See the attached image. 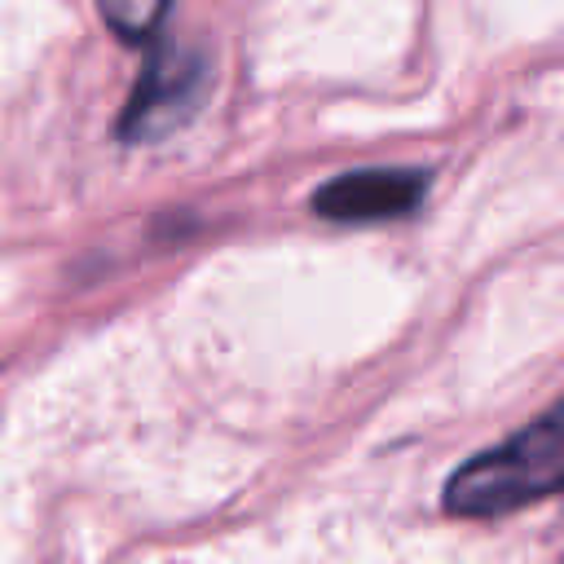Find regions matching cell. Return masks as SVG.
I'll return each instance as SVG.
<instances>
[{
	"label": "cell",
	"mask_w": 564,
	"mask_h": 564,
	"mask_svg": "<svg viewBox=\"0 0 564 564\" xmlns=\"http://www.w3.org/2000/svg\"><path fill=\"white\" fill-rule=\"evenodd\" d=\"M101 22L110 26V35H119L123 44H145L159 22L167 18V4L172 0H93Z\"/></svg>",
	"instance_id": "4"
},
{
	"label": "cell",
	"mask_w": 564,
	"mask_h": 564,
	"mask_svg": "<svg viewBox=\"0 0 564 564\" xmlns=\"http://www.w3.org/2000/svg\"><path fill=\"white\" fill-rule=\"evenodd\" d=\"M427 185L432 176L423 167H357L317 185L308 207L322 220H339V225L401 220L419 212V203L427 198Z\"/></svg>",
	"instance_id": "3"
},
{
	"label": "cell",
	"mask_w": 564,
	"mask_h": 564,
	"mask_svg": "<svg viewBox=\"0 0 564 564\" xmlns=\"http://www.w3.org/2000/svg\"><path fill=\"white\" fill-rule=\"evenodd\" d=\"M564 494V397L507 441L471 454L445 480L449 516H502Z\"/></svg>",
	"instance_id": "1"
},
{
	"label": "cell",
	"mask_w": 564,
	"mask_h": 564,
	"mask_svg": "<svg viewBox=\"0 0 564 564\" xmlns=\"http://www.w3.org/2000/svg\"><path fill=\"white\" fill-rule=\"evenodd\" d=\"M207 79H212V66H207L203 48L176 44V40L154 44L132 93H128V106L119 115V137L128 145H150L159 137L176 132L203 106Z\"/></svg>",
	"instance_id": "2"
}]
</instances>
